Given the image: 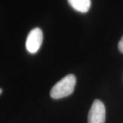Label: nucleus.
<instances>
[{"label": "nucleus", "mask_w": 123, "mask_h": 123, "mask_svg": "<svg viewBox=\"0 0 123 123\" xmlns=\"http://www.w3.org/2000/svg\"><path fill=\"white\" fill-rule=\"evenodd\" d=\"M76 84V77L74 75H68L53 86L50 95L54 99H60L70 95Z\"/></svg>", "instance_id": "f257e3e1"}, {"label": "nucleus", "mask_w": 123, "mask_h": 123, "mask_svg": "<svg viewBox=\"0 0 123 123\" xmlns=\"http://www.w3.org/2000/svg\"><path fill=\"white\" fill-rule=\"evenodd\" d=\"M105 107L100 100H94L88 113V123H105Z\"/></svg>", "instance_id": "f03ea898"}, {"label": "nucleus", "mask_w": 123, "mask_h": 123, "mask_svg": "<svg viewBox=\"0 0 123 123\" xmlns=\"http://www.w3.org/2000/svg\"><path fill=\"white\" fill-rule=\"evenodd\" d=\"M43 39V31L40 28L36 27L31 30L28 34L25 43L27 51L30 53H36L41 47Z\"/></svg>", "instance_id": "7ed1b4c3"}, {"label": "nucleus", "mask_w": 123, "mask_h": 123, "mask_svg": "<svg viewBox=\"0 0 123 123\" xmlns=\"http://www.w3.org/2000/svg\"><path fill=\"white\" fill-rule=\"evenodd\" d=\"M73 8L81 13H86L91 7V0H68Z\"/></svg>", "instance_id": "20e7f679"}, {"label": "nucleus", "mask_w": 123, "mask_h": 123, "mask_svg": "<svg viewBox=\"0 0 123 123\" xmlns=\"http://www.w3.org/2000/svg\"><path fill=\"white\" fill-rule=\"evenodd\" d=\"M118 49L119 50H120V51L121 53H123V37H122V38H121L120 40L119 41Z\"/></svg>", "instance_id": "39448f33"}, {"label": "nucleus", "mask_w": 123, "mask_h": 123, "mask_svg": "<svg viewBox=\"0 0 123 123\" xmlns=\"http://www.w3.org/2000/svg\"><path fill=\"white\" fill-rule=\"evenodd\" d=\"M0 94H2V89H1V90H0Z\"/></svg>", "instance_id": "423d86ee"}]
</instances>
